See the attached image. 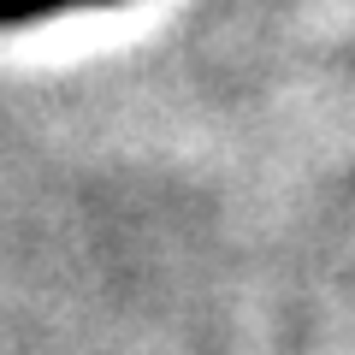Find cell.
I'll list each match as a JSON object with an SVG mask.
<instances>
[{
	"label": "cell",
	"mask_w": 355,
	"mask_h": 355,
	"mask_svg": "<svg viewBox=\"0 0 355 355\" xmlns=\"http://www.w3.org/2000/svg\"><path fill=\"white\" fill-rule=\"evenodd\" d=\"M65 6H113V0H0V24H30V18L65 12Z\"/></svg>",
	"instance_id": "6da1fadb"
}]
</instances>
